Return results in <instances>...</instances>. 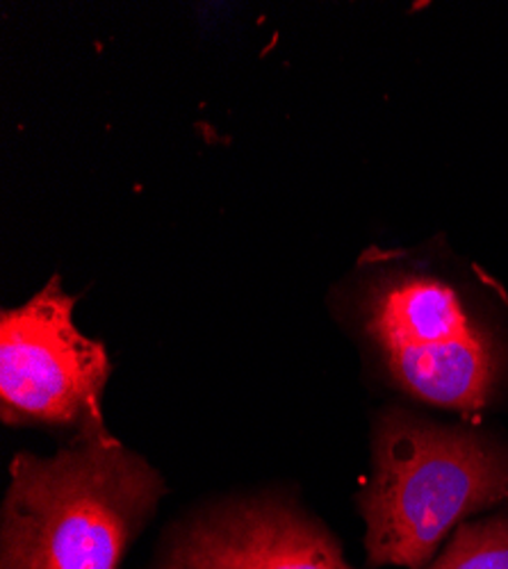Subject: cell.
I'll use <instances>...</instances> for the list:
<instances>
[{
  "label": "cell",
  "instance_id": "obj_4",
  "mask_svg": "<svg viewBox=\"0 0 508 569\" xmlns=\"http://www.w3.org/2000/svg\"><path fill=\"white\" fill-rule=\"evenodd\" d=\"M110 358L73 323V299L53 278L26 306L0 317V415L6 423L112 436L101 412Z\"/></svg>",
  "mask_w": 508,
  "mask_h": 569
},
{
  "label": "cell",
  "instance_id": "obj_2",
  "mask_svg": "<svg viewBox=\"0 0 508 569\" xmlns=\"http://www.w3.org/2000/svg\"><path fill=\"white\" fill-rule=\"evenodd\" d=\"M358 503L372 567L425 569L468 517L508 501V447L470 429L388 410Z\"/></svg>",
  "mask_w": 508,
  "mask_h": 569
},
{
  "label": "cell",
  "instance_id": "obj_1",
  "mask_svg": "<svg viewBox=\"0 0 508 569\" xmlns=\"http://www.w3.org/2000/svg\"><path fill=\"white\" fill-rule=\"evenodd\" d=\"M165 492L114 436L76 438L53 458L19 453L0 527V569H119Z\"/></svg>",
  "mask_w": 508,
  "mask_h": 569
},
{
  "label": "cell",
  "instance_id": "obj_5",
  "mask_svg": "<svg viewBox=\"0 0 508 569\" xmlns=\"http://www.w3.org/2000/svg\"><path fill=\"white\" fill-rule=\"evenodd\" d=\"M160 569H353L336 538L283 503H242L185 533Z\"/></svg>",
  "mask_w": 508,
  "mask_h": 569
},
{
  "label": "cell",
  "instance_id": "obj_6",
  "mask_svg": "<svg viewBox=\"0 0 508 569\" xmlns=\"http://www.w3.org/2000/svg\"><path fill=\"white\" fill-rule=\"evenodd\" d=\"M425 569H508V501L490 517L464 521Z\"/></svg>",
  "mask_w": 508,
  "mask_h": 569
},
{
  "label": "cell",
  "instance_id": "obj_3",
  "mask_svg": "<svg viewBox=\"0 0 508 569\" xmlns=\"http://www.w3.org/2000/svg\"><path fill=\"white\" fill-rule=\"evenodd\" d=\"M360 312L404 392L464 415L488 408L504 356L449 280L418 269L381 271L367 282Z\"/></svg>",
  "mask_w": 508,
  "mask_h": 569
}]
</instances>
